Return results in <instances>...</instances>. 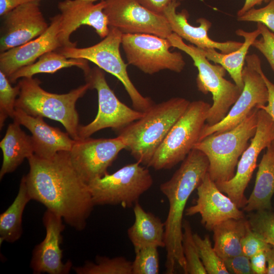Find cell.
<instances>
[{
	"label": "cell",
	"instance_id": "obj_1",
	"mask_svg": "<svg viewBox=\"0 0 274 274\" xmlns=\"http://www.w3.org/2000/svg\"><path fill=\"white\" fill-rule=\"evenodd\" d=\"M24 176L31 199L62 217L77 230H83L95 206L88 185L73 166L68 152L50 159L32 155Z\"/></svg>",
	"mask_w": 274,
	"mask_h": 274
},
{
	"label": "cell",
	"instance_id": "obj_2",
	"mask_svg": "<svg viewBox=\"0 0 274 274\" xmlns=\"http://www.w3.org/2000/svg\"><path fill=\"white\" fill-rule=\"evenodd\" d=\"M209 166L206 155L193 149L172 177L160 185V191L166 197L169 204L164 222L165 267L167 274L174 273L177 266L185 271L182 247L183 214L189 197L208 172Z\"/></svg>",
	"mask_w": 274,
	"mask_h": 274
},
{
	"label": "cell",
	"instance_id": "obj_3",
	"mask_svg": "<svg viewBox=\"0 0 274 274\" xmlns=\"http://www.w3.org/2000/svg\"><path fill=\"white\" fill-rule=\"evenodd\" d=\"M190 101L180 97L154 104L138 120L117 132L135 160L148 166L156 151Z\"/></svg>",
	"mask_w": 274,
	"mask_h": 274
},
{
	"label": "cell",
	"instance_id": "obj_4",
	"mask_svg": "<svg viewBox=\"0 0 274 274\" xmlns=\"http://www.w3.org/2000/svg\"><path fill=\"white\" fill-rule=\"evenodd\" d=\"M20 87L15 108L35 116L46 117L59 122L66 132L79 140V117L76 109L77 100L91 88L89 83L65 94H56L44 90L37 78H23L18 83Z\"/></svg>",
	"mask_w": 274,
	"mask_h": 274
},
{
	"label": "cell",
	"instance_id": "obj_5",
	"mask_svg": "<svg viewBox=\"0 0 274 274\" xmlns=\"http://www.w3.org/2000/svg\"><path fill=\"white\" fill-rule=\"evenodd\" d=\"M259 109L252 110L248 116L233 128L213 133L199 141L194 149L207 157L208 173L215 183L227 181L235 175L238 161L255 135Z\"/></svg>",
	"mask_w": 274,
	"mask_h": 274
},
{
	"label": "cell",
	"instance_id": "obj_6",
	"mask_svg": "<svg viewBox=\"0 0 274 274\" xmlns=\"http://www.w3.org/2000/svg\"><path fill=\"white\" fill-rule=\"evenodd\" d=\"M167 39L172 47L184 52L192 58L198 71L196 80L198 90L204 94H212L213 102L208 111L206 124L211 126L219 123L226 117L242 90L224 78L226 70L220 64H212L201 49L186 44L174 32Z\"/></svg>",
	"mask_w": 274,
	"mask_h": 274
},
{
	"label": "cell",
	"instance_id": "obj_7",
	"mask_svg": "<svg viewBox=\"0 0 274 274\" xmlns=\"http://www.w3.org/2000/svg\"><path fill=\"white\" fill-rule=\"evenodd\" d=\"M211 106L202 100L190 101L156 151L148 167L170 169L182 162L200 140Z\"/></svg>",
	"mask_w": 274,
	"mask_h": 274
},
{
	"label": "cell",
	"instance_id": "obj_8",
	"mask_svg": "<svg viewBox=\"0 0 274 274\" xmlns=\"http://www.w3.org/2000/svg\"><path fill=\"white\" fill-rule=\"evenodd\" d=\"M122 33L117 28L110 27L108 35L94 45L85 47H63L56 51L68 58L84 59L95 64L99 68L116 77L123 84L133 107L144 113L154 103L148 97L141 94L127 73V66L120 54Z\"/></svg>",
	"mask_w": 274,
	"mask_h": 274
},
{
	"label": "cell",
	"instance_id": "obj_9",
	"mask_svg": "<svg viewBox=\"0 0 274 274\" xmlns=\"http://www.w3.org/2000/svg\"><path fill=\"white\" fill-rule=\"evenodd\" d=\"M153 183L149 170L139 162L107 174L88 185L94 205H120L130 208Z\"/></svg>",
	"mask_w": 274,
	"mask_h": 274
},
{
	"label": "cell",
	"instance_id": "obj_10",
	"mask_svg": "<svg viewBox=\"0 0 274 274\" xmlns=\"http://www.w3.org/2000/svg\"><path fill=\"white\" fill-rule=\"evenodd\" d=\"M121 45L128 64L152 75L168 70L180 73L186 64L182 54L170 52L167 39L145 34H122Z\"/></svg>",
	"mask_w": 274,
	"mask_h": 274
},
{
	"label": "cell",
	"instance_id": "obj_11",
	"mask_svg": "<svg viewBox=\"0 0 274 274\" xmlns=\"http://www.w3.org/2000/svg\"><path fill=\"white\" fill-rule=\"evenodd\" d=\"M84 76L91 88L97 92L98 107L94 120L87 125H80L79 139L89 138L96 131L107 128L117 132L142 117L144 113L129 108L117 98L100 68L90 69Z\"/></svg>",
	"mask_w": 274,
	"mask_h": 274
},
{
	"label": "cell",
	"instance_id": "obj_12",
	"mask_svg": "<svg viewBox=\"0 0 274 274\" xmlns=\"http://www.w3.org/2000/svg\"><path fill=\"white\" fill-rule=\"evenodd\" d=\"M245 62L242 72L244 86L239 96L223 120L211 126L206 124L199 141L212 134L233 128L242 122L253 109L267 104L268 92L261 75L259 57L255 54L247 55Z\"/></svg>",
	"mask_w": 274,
	"mask_h": 274
},
{
	"label": "cell",
	"instance_id": "obj_13",
	"mask_svg": "<svg viewBox=\"0 0 274 274\" xmlns=\"http://www.w3.org/2000/svg\"><path fill=\"white\" fill-rule=\"evenodd\" d=\"M256 131L251 143L242 154L233 177L227 181L216 183L218 188L239 208L247 204L245 191L257 166L259 155L271 144L274 139V122L263 110L259 109Z\"/></svg>",
	"mask_w": 274,
	"mask_h": 274
},
{
	"label": "cell",
	"instance_id": "obj_14",
	"mask_svg": "<svg viewBox=\"0 0 274 274\" xmlns=\"http://www.w3.org/2000/svg\"><path fill=\"white\" fill-rule=\"evenodd\" d=\"M109 25L122 34L145 33L167 39L173 31L166 18L143 6L137 0H105Z\"/></svg>",
	"mask_w": 274,
	"mask_h": 274
},
{
	"label": "cell",
	"instance_id": "obj_15",
	"mask_svg": "<svg viewBox=\"0 0 274 274\" xmlns=\"http://www.w3.org/2000/svg\"><path fill=\"white\" fill-rule=\"evenodd\" d=\"M126 149L123 140L114 138L76 140L68 152L70 160L81 178L88 184L108 174L119 152Z\"/></svg>",
	"mask_w": 274,
	"mask_h": 274
},
{
	"label": "cell",
	"instance_id": "obj_16",
	"mask_svg": "<svg viewBox=\"0 0 274 274\" xmlns=\"http://www.w3.org/2000/svg\"><path fill=\"white\" fill-rule=\"evenodd\" d=\"M95 1L64 0L58 3L61 17L59 39L62 47L76 46V43L70 40V36L83 25L92 27L101 39L108 35L110 26L104 12L105 1L94 4Z\"/></svg>",
	"mask_w": 274,
	"mask_h": 274
},
{
	"label": "cell",
	"instance_id": "obj_17",
	"mask_svg": "<svg viewBox=\"0 0 274 274\" xmlns=\"http://www.w3.org/2000/svg\"><path fill=\"white\" fill-rule=\"evenodd\" d=\"M40 1L29 2L15 8L4 16L0 39V51H6L41 35L48 28L41 10Z\"/></svg>",
	"mask_w": 274,
	"mask_h": 274
},
{
	"label": "cell",
	"instance_id": "obj_18",
	"mask_svg": "<svg viewBox=\"0 0 274 274\" xmlns=\"http://www.w3.org/2000/svg\"><path fill=\"white\" fill-rule=\"evenodd\" d=\"M196 190L195 203L187 208L185 214L187 216L199 214L201 223L207 230L212 231L216 225L228 219L246 217L244 211L220 190L208 172Z\"/></svg>",
	"mask_w": 274,
	"mask_h": 274
},
{
	"label": "cell",
	"instance_id": "obj_19",
	"mask_svg": "<svg viewBox=\"0 0 274 274\" xmlns=\"http://www.w3.org/2000/svg\"><path fill=\"white\" fill-rule=\"evenodd\" d=\"M61 217L47 209L43 217L46 229L43 241L35 247L30 261L33 273H68L72 268L70 260L64 263L62 250L60 248L61 232L65 226Z\"/></svg>",
	"mask_w": 274,
	"mask_h": 274
},
{
	"label": "cell",
	"instance_id": "obj_20",
	"mask_svg": "<svg viewBox=\"0 0 274 274\" xmlns=\"http://www.w3.org/2000/svg\"><path fill=\"white\" fill-rule=\"evenodd\" d=\"M50 20L48 28L38 37L1 52L0 71L8 78L18 69L33 63L45 53L63 47L59 39L60 14L51 18Z\"/></svg>",
	"mask_w": 274,
	"mask_h": 274
},
{
	"label": "cell",
	"instance_id": "obj_21",
	"mask_svg": "<svg viewBox=\"0 0 274 274\" xmlns=\"http://www.w3.org/2000/svg\"><path fill=\"white\" fill-rule=\"evenodd\" d=\"M179 1L171 2L165 9L163 15L169 24L173 32L182 39L191 43L195 46L201 49L214 48L218 49L223 54H228L238 50L243 43L228 41L224 42L214 41L208 36V31L212 26V23L208 19L200 17L196 21L199 25L195 26L188 21L189 14L183 10L177 13L176 10L180 5Z\"/></svg>",
	"mask_w": 274,
	"mask_h": 274
},
{
	"label": "cell",
	"instance_id": "obj_22",
	"mask_svg": "<svg viewBox=\"0 0 274 274\" xmlns=\"http://www.w3.org/2000/svg\"><path fill=\"white\" fill-rule=\"evenodd\" d=\"M13 119L31 133L34 155L38 157L50 159L59 152H69L76 141L68 133L49 125L43 117L29 115L20 109L15 108Z\"/></svg>",
	"mask_w": 274,
	"mask_h": 274
},
{
	"label": "cell",
	"instance_id": "obj_23",
	"mask_svg": "<svg viewBox=\"0 0 274 274\" xmlns=\"http://www.w3.org/2000/svg\"><path fill=\"white\" fill-rule=\"evenodd\" d=\"M15 121L9 124L5 135L0 142L3 152V162L0 179L12 173L22 163L34 155L31 136L27 135Z\"/></svg>",
	"mask_w": 274,
	"mask_h": 274
},
{
	"label": "cell",
	"instance_id": "obj_24",
	"mask_svg": "<svg viewBox=\"0 0 274 274\" xmlns=\"http://www.w3.org/2000/svg\"><path fill=\"white\" fill-rule=\"evenodd\" d=\"M133 212L134 222L127 234L134 251L150 246L165 248L164 222L145 211L138 201L133 206Z\"/></svg>",
	"mask_w": 274,
	"mask_h": 274
},
{
	"label": "cell",
	"instance_id": "obj_25",
	"mask_svg": "<svg viewBox=\"0 0 274 274\" xmlns=\"http://www.w3.org/2000/svg\"><path fill=\"white\" fill-rule=\"evenodd\" d=\"M273 194L274 146L271 144L266 148L258 165L254 188L243 211L250 213L272 210L271 198Z\"/></svg>",
	"mask_w": 274,
	"mask_h": 274
},
{
	"label": "cell",
	"instance_id": "obj_26",
	"mask_svg": "<svg viewBox=\"0 0 274 274\" xmlns=\"http://www.w3.org/2000/svg\"><path fill=\"white\" fill-rule=\"evenodd\" d=\"M236 35L244 38V42L237 50L228 54L218 52L214 48L202 49L209 61L222 65L229 73L234 83L242 90L244 83L242 72L245 66L248 50L257 38L261 35L260 31L256 30L248 32L242 29L235 31Z\"/></svg>",
	"mask_w": 274,
	"mask_h": 274
},
{
	"label": "cell",
	"instance_id": "obj_27",
	"mask_svg": "<svg viewBox=\"0 0 274 274\" xmlns=\"http://www.w3.org/2000/svg\"><path fill=\"white\" fill-rule=\"evenodd\" d=\"M249 227L246 217L227 220L213 228V248L222 260L242 254V241Z\"/></svg>",
	"mask_w": 274,
	"mask_h": 274
},
{
	"label": "cell",
	"instance_id": "obj_28",
	"mask_svg": "<svg viewBox=\"0 0 274 274\" xmlns=\"http://www.w3.org/2000/svg\"><path fill=\"white\" fill-rule=\"evenodd\" d=\"M72 66L81 68L84 75L91 69L87 60L68 58L56 50L45 53L38 61L18 69L8 78L10 82L15 83L20 78H31L40 73L53 74L61 68Z\"/></svg>",
	"mask_w": 274,
	"mask_h": 274
},
{
	"label": "cell",
	"instance_id": "obj_29",
	"mask_svg": "<svg viewBox=\"0 0 274 274\" xmlns=\"http://www.w3.org/2000/svg\"><path fill=\"white\" fill-rule=\"evenodd\" d=\"M31 200L24 176L22 178L18 193L12 204L0 215V244L14 243L22 233V215L27 203Z\"/></svg>",
	"mask_w": 274,
	"mask_h": 274
},
{
	"label": "cell",
	"instance_id": "obj_30",
	"mask_svg": "<svg viewBox=\"0 0 274 274\" xmlns=\"http://www.w3.org/2000/svg\"><path fill=\"white\" fill-rule=\"evenodd\" d=\"M78 274H132V262L123 256H96L95 262L87 261L74 268Z\"/></svg>",
	"mask_w": 274,
	"mask_h": 274
},
{
	"label": "cell",
	"instance_id": "obj_31",
	"mask_svg": "<svg viewBox=\"0 0 274 274\" xmlns=\"http://www.w3.org/2000/svg\"><path fill=\"white\" fill-rule=\"evenodd\" d=\"M182 247L186 261L184 273L207 274L199 257L190 224L186 220L183 221Z\"/></svg>",
	"mask_w": 274,
	"mask_h": 274
},
{
	"label": "cell",
	"instance_id": "obj_32",
	"mask_svg": "<svg viewBox=\"0 0 274 274\" xmlns=\"http://www.w3.org/2000/svg\"><path fill=\"white\" fill-rule=\"evenodd\" d=\"M193 238L197 248L200 260L208 274H229L223 260L212 246L209 236L202 238L194 233Z\"/></svg>",
	"mask_w": 274,
	"mask_h": 274
},
{
	"label": "cell",
	"instance_id": "obj_33",
	"mask_svg": "<svg viewBox=\"0 0 274 274\" xmlns=\"http://www.w3.org/2000/svg\"><path fill=\"white\" fill-rule=\"evenodd\" d=\"M246 218L252 231L265 243L274 247V213L272 210L250 212Z\"/></svg>",
	"mask_w": 274,
	"mask_h": 274
},
{
	"label": "cell",
	"instance_id": "obj_34",
	"mask_svg": "<svg viewBox=\"0 0 274 274\" xmlns=\"http://www.w3.org/2000/svg\"><path fill=\"white\" fill-rule=\"evenodd\" d=\"M20 87L18 84L12 87L8 77L0 71V128L2 129L6 120L13 118L15 111V102Z\"/></svg>",
	"mask_w": 274,
	"mask_h": 274
},
{
	"label": "cell",
	"instance_id": "obj_35",
	"mask_svg": "<svg viewBox=\"0 0 274 274\" xmlns=\"http://www.w3.org/2000/svg\"><path fill=\"white\" fill-rule=\"evenodd\" d=\"M157 249L150 246L135 250V258L132 262V274H158L159 258Z\"/></svg>",
	"mask_w": 274,
	"mask_h": 274
},
{
	"label": "cell",
	"instance_id": "obj_36",
	"mask_svg": "<svg viewBox=\"0 0 274 274\" xmlns=\"http://www.w3.org/2000/svg\"><path fill=\"white\" fill-rule=\"evenodd\" d=\"M237 20L261 23L274 33V0H270L264 7L251 9L241 16L237 17Z\"/></svg>",
	"mask_w": 274,
	"mask_h": 274
},
{
	"label": "cell",
	"instance_id": "obj_37",
	"mask_svg": "<svg viewBox=\"0 0 274 274\" xmlns=\"http://www.w3.org/2000/svg\"><path fill=\"white\" fill-rule=\"evenodd\" d=\"M257 28L260 30L262 37L255 40L252 46L263 54L274 72V33L261 23H257Z\"/></svg>",
	"mask_w": 274,
	"mask_h": 274
},
{
	"label": "cell",
	"instance_id": "obj_38",
	"mask_svg": "<svg viewBox=\"0 0 274 274\" xmlns=\"http://www.w3.org/2000/svg\"><path fill=\"white\" fill-rule=\"evenodd\" d=\"M241 245L242 253L250 258L258 252L266 250L271 246L260 238L252 231L250 226L242 239Z\"/></svg>",
	"mask_w": 274,
	"mask_h": 274
},
{
	"label": "cell",
	"instance_id": "obj_39",
	"mask_svg": "<svg viewBox=\"0 0 274 274\" xmlns=\"http://www.w3.org/2000/svg\"><path fill=\"white\" fill-rule=\"evenodd\" d=\"M223 260L229 273L254 274L250 258L243 253Z\"/></svg>",
	"mask_w": 274,
	"mask_h": 274
},
{
	"label": "cell",
	"instance_id": "obj_40",
	"mask_svg": "<svg viewBox=\"0 0 274 274\" xmlns=\"http://www.w3.org/2000/svg\"><path fill=\"white\" fill-rule=\"evenodd\" d=\"M266 250L261 251L250 258V262L254 274H266Z\"/></svg>",
	"mask_w": 274,
	"mask_h": 274
},
{
	"label": "cell",
	"instance_id": "obj_41",
	"mask_svg": "<svg viewBox=\"0 0 274 274\" xmlns=\"http://www.w3.org/2000/svg\"><path fill=\"white\" fill-rule=\"evenodd\" d=\"M261 75L267 88L268 97L266 105L259 106L257 108L264 110L274 122V84L268 79L263 71Z\"/></svg>",
	"mask_w": 274,
	"mask_h": 274
},
{
	"label": "cell",
	"instance_id": "obj_42",
	"mask_svg": "<svg viewBox=\"0 0 274 274\" xmlns=\"http://www.w3.org/2000/svg\"><path fill=\"white\" fill-rule=\"evenodd\" d=\"M143 6L155 13L162 15L166 7L175 0H137ZM184 1V0H177Z\"/></svg>",
	"mask_w": 274,
	"mask_h": 274
},
{
	"label": "cell",
	"instance_id": "obj_43",
	"mask_svg": "<svg viewBox=\"0 0 274 274\" xmlns=\"http://www.w3.org/2000/svg\"><path fill=\"white\" fill-rule=\"evenodd\" d=\"M33 0H0V15L3 16L15 8Z\"/></svg>",
	"mask_w": 274,
	"mask_h": 274
},
{
	"label": "cell",
	"instance_id": "obj_44",
	"mask_svg": "<svg viewBox=\"0 0 274 274\" xmlns=\"http://www.w3.org/2000/svg\"><path fill=\"white\" fill-rule=\"evenodd\" d=\"M267 0H245L243 7L237 11V17L241 16L255 6L261 5L264 1Z\"/></svg>",
	"mask_w": 274,
	"mask_h": 274
},
{
	"label": "cell",
	"instance_id": "obj_45",
	"mask_svg": "<svg viewBox=\"0 0 274 274\" xmlns=\"http://www.w3.org/2000/svg\"><path fill=\"white\" fill-rule=\"evenodd\" d=\"M266 274H274V247L271 246L266 250Z\"/></svg>",
	"mask_w": 274,
	"mask_h": 274
},
{
	"label": "cell",
	"instance_id": "obj_46",
	"mask_svg": "<svg viewBox=\"0 0 274 274\" xmlns=\"http://www.w3.org/2000/svg\"><path fill=\"white\" fill-rule=\"evenodd\" d=\"M271 144L273 145V146H274V140L272 141V143Z\"/></svg>",
	"mask_w": 274,
	"mask_h": 274
}]
</instances>
